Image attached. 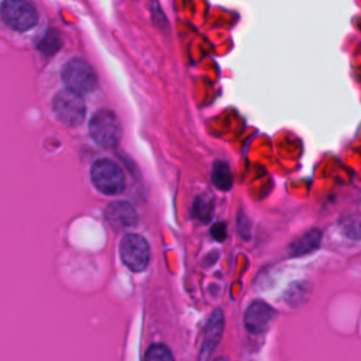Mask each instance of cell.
<instances>
[{"label": "cell", "mask_w": 361, "mask_h": 361, "mask_svg": "<svg viewBox=\"0 0 361 361\" xmlns=\"http://www.w3.org/2000/svg\"><path fill=\"white\" fill-rule=\"evenodd\" d=\"M62 80L68 90L80 96L92 93L97 86V75L83 59L73 58L62 69Z\"/></svg>", "instance_id": "1"}, {"label": "cell", "mask_w": 361, "mask_h": 361, "mask_svg": "<svg viewBox=\"0 0 361 361\" xmlns=\"http://www.w3.org/2000/svg\"><path fill=\"white\" fill-rule=\"evenodd\" d=\"M90 179L94 188L104 195L121 193L126 186L123 171L111 159H97L93 162Z\"/></svg>", "instance_id": "2"}, {"label": "cell", "mask_w": 361, "mask_h": 361, "mask_svg": "<svg viewBox=\"0 0 361 361\" xmlns=\"http://www.w3.org/2000/svg\"><path fill=\"white\" fill-rule=\"evenodd\" d=\"M89 133L94 142L104 148H113L120 142L121 138V123L118 117L110 110L97 111L90 123Z\"/></svg>", "instance_id": "3"}, {"label": "cell", "mask_w": 361, "mask_h": 361, "mask_svg": "<svg viewBox=\"0 0 361 361\" xmlns=\"http://www.w3.org/2000/svg\"><path fill=\"white\" fill-rule=\"evenodd\" d=\"M52 110L55 117L61 123L71 127H76L82 124L86 114V106H85L83 97L68 89L61 90L54 96Z\"/></svg>", "instance_id": "4"}, {"label": "cell", "mask_w": 361, "mask_h": 361, "mask_svg": "<svg viewBox=\"0 0 361 361\" xmlns=\"http://www.w3.org/2000/svg\"><path fill=\"white\" fill-rule=\"evenodd\" d=\"M1 21L14 31L31 30L38 21V13L31 3L7 0L0 6Z\"/></svg>", "instance_id": "5"}, {"label": "cell", "mask_w": 361, "mask_h": 361, "mask_svg": "<svg viewBox=\"0 0 361 361\" xmlns=\"http://www.w3.org/2000/svg\"><path fill=\"white\" fill-rule=\"evenodd\" d=\"M120 257L127 268L141 272L149 262V245L138 234H126L120 241Z\"/></svg>", "instance_id": "6"}, {"label": "cell", "mask_w": 361, "mask_h": 361, "mask_svg": "<svg viewBox=\"0 0 361 361\" xmlns=\"http://www.w3.org/2000/svg\"><path fill=\"white\" fill-rule=\"evenodd\" d=\"M276 312L262 300H254L245 310L244 326L250 333L261 334L268 330Z\"/></svg>", "instance_id": "7"}, {"label": "cell", "mask_w": 361, "mask_h": 361, "mask_svg": "<svg viewBox=\"0 0 361 361\" xmlns=\"http://www.w3.org/2000/svg\"><path fill=\"white\" fill-rule=\"evenodd\" d=\"M223 327H224L223 312L220 309H216L210 314V317L206 323L203 341H202V347H200V353H199L200 361H209L210 355L213 354V351L216 350V347L221 338Z\"/></svg>", "instance_id": "8"}, {"label": "cell", "mask_w": 361, "mask_h": 361, "mask_svg": "<svg viewBox=\"0 0 361 361\" xmlns=\"http://www.w3.org/2000/svg\"><path fill=\"white\" fill-rule=\"evenodd\" d=\"M104 217L110 226L118 230L134 227L138 221V213L128 202H111L104 210Z\"/></svg>", "instance_id": "9"}, {"label": "cell", "mask_w": 361, "mask_h": 361, "mask_svg": "<svg viewBox=\"0 0 361 361\" xmlns=\"http://www.w3.org/2000/svg\"><path fill=\"white\" fill-rule=\"evenodd\" d=\"M320 241H322L320 230L312 228L289 244L288 254L289 257H302V255L310 254L319 248Z\"/></svg>", "instance_id": "10"}, {"label": "cell", "mask_w": 361, "mask_h": 361, "mask_svg": "<svg viewBox=\"0 0 361 361\" xmlns=\"http://www.w3.org/2000/svg\"><path fill=\"white\" fill-rule=\"evenodd\" d=\"M212 180L217 189L228 190L233 185V176L228 164H226L224 161H216L213 164Z\"/></svg>", "instance_id": "11"}, {"label": "cell", "mask_w": 361, "mask_h": 361, "mask_svg": "<svg viewBox=\"0 0 361 361\" xmlns=\"http://www.w3.org/2000/svg\"><path fill=\"white\" fill-rule=\"evenodd\" d=\"M144 361H175L171 350L165 344H151L145 351Z\"/></svg>", "instance_id": "12"}, {"label": "cell", "mask_w": 361, "mask_h": 361, "mask_svg": "<svg viewBox=\"0 0 361 361\" xmlns=\"http://www.w3.org/2000/svg\"><path fill=\"white\" fill-rule=\"evenodd\" d=\"M61 37L55 31H49L45 34V37L38 42V49L44 55H54L61 48Z\"/></svg>", "instance_id": "13"}, {"label": "cell", "mask_w": 361, "mask_h": 361, "mask_svg": "<svg viewBox=\"0 0 361 361\" xmlns=\"http://www.w3.org/2000/svg\"><path fill=\"white\" fill-rule=\"evenodd\" d=\"M195 213L200 220L207 221L212 213V202L206 197H197L195 203Z\"/></svg>", "instance_id": "14"}, {"label": "cell", "mask_w": 361, "mask_h": 361, "mask_svg": "<svg viewBox=\"0 0 361 361\" xmlns=\"http://www.w3.org/2000/svg\"><path fill=\"white\" fill-rule=\"evenodd\" d=\"M343 233L348 238L354 240H361V220H348L343 226Z\"/></svg>", "instance_id": "15"}, {"label": "cell", "mask_w": 361, "mask_h": 361, "mask_svg": "<svg viewBox=\"0 0 361 361\" xmlns=\"http://www.w3.org/2000/svg\"><path fill=\"white\" fill-rule=\"evenodd\" d=\"M212 234L214 235L216 240L219 241H223L224 237H226V226L223 223H217L214 224V227L212 228Z\"/></svg>", "instance_id": "16"}, {"label": "cell", "mask_w": 361, "mask_h": 361, "mask_svg": "<svg viewBox=\"0 0 361 361\" xmlns=\"http://www.w3.org/2000/svg\"><path fill=\"white\" fill-rule=\"evenodd\" d=\"M214 361H227V358H226V357H219V358H216Z\"/></svg>", "instance_id": "17"}]
</instances>
